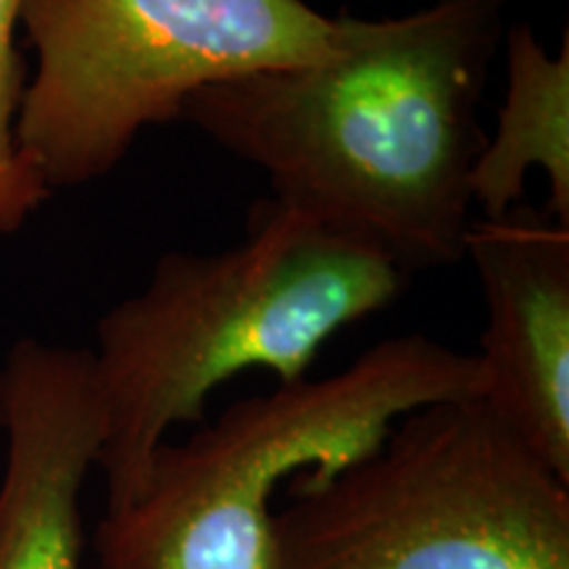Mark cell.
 Listing matches in <instances>:
<instances>
[{
	"mask_svg": "<svg viewBox=\"0 0 569 569\" xmlns=\"http://www.w3.org/2000/svg\"><path fill=\"white\" fill-rule=\"evenodd\" d=\"M19 30L38 63L17 146L53 193L113 172L211 84L332 59L351 17L306 0H21Z\"/></svg>",
	"mask_w": 569,
	"mask_h": 569,
	"instance_id": "obj_5",
	"label": "cell"
},
{
	"mask_svg": "<svg viewBox=\"0 0 569 569\" xmlns=\"http://www.w3.org/2000/svg\"><path fill=\"white\" fill-rule=\"evenodd\" d=\"M503 0L351 17L332 59L196 92L180 122L267 174L274 201L388 253L403 272L465 256L486 134L478 106Z\"/></svg>",
	"mask_w": 569,
	"mask_h": 569,
	"instance_id": "obj_1",
	"label": "cell"
},
{
	"mask_svg": "<svg viewBox=\"0 0 569 569\" xmlns=\"http://www.w3.org/2000/svg\"><path fill=\"white\" fill-rule=\"evenodd\" d=\"M277 569H569V486L482 398L403 415L375 451L293 478Z\"/></svg>",
	"mask_w": 569,
	"mask_h": 569,
	"instance_id": "obj_4",
	"label": "cell"
},
{
	"mask_svg": "<svg viewBox=\"0 0 569 569\" xmlns=\"http://www.w3.org/2000/svg\"><path fill=\"white\" fill-rule=\"evenodd\" d=\"M465 256L488 311L480 398L569 486V227L519 203L472 219Z\"/></svg>",
	"mask_w": 569,
	"mask_h": 569,
	"instance_id": "obj_6",
	"label": "cell"
},
{
	"mask_svg": "<svg viewBox=\"0 0 569 569\" xmlns=\"http://www.w3.org/2000/svg\"><path fill=\"white\" fill-rule=\"evenodd\" d=\"M0 569H82L80 493L103 446L90 351L21 338L0 367Z\"/></svg>",
	"mask_w": 569,
	"mask_h": 569,
	"instance_id": "obj_7",
	"label": "cell"
},
{
	"mask_svg": "<svg viewBox=\"0 0 569 569\" xmlns=\"http://www.w3.org/2000/svg\"><path fill=\"white\" fill-rule=\"evenodd\" d=\"M21 0H0V234H11L51 198L34 167L17 146V117L27 88L24 59L17 48Z\"/></svg>",
	"mask_w": 569,
	"mask_h": 569,
	"instance_id": "obj_9",
	"label": "cell"
},
{
	"mask_svg": "<svg viewBox=\"0 0 569 569\" xmlns=\"http://www.w3.org/2000/svg\"><path fill=\"white\" fill-rule=\"evenodd\" d=\"M482 393L478 353L415 332L330 377L243 398L184 443L159 446L140 496L92 532L96 569H277L272 498L284 480L367 457L419 407Z\"/></svg>",
	"mask_w": 569,
	"mask_h": 569,
	"instance_id": "obj_3",
	"label": "cell"
},
{
	"mask_svg": "<svg viewBox=\"0 0 569 569\" xmlns=\"http://www.w3.org/2000/svg\"><path fill=\"white\" fill-rule=\"evenodd\" d=\"M540 169L549 182V213L569 227V38L549 53L528 24L507 32V92L493 138L482 140L469 193L480 219H498L525 203V180Z\"/></svg>",
	"mask_w": 569,
	"mask_h": 569,
	"instance_id": "obj_8",
	"label": "cell"
},
{
	"mask_svg": "<svg viewBox=\"0 0 569 569\" xmlns=\"http://www.w3.org/2000/svg\"><path fill=\"white\" fill-rule=\"evenodd\" d=\"M403 277L380 248L274 198L238 246L161 256L146 288L101 317L90 351L106 515L140 496L169 430L203 419L219 386L246 369L303 380L327 340L396 301Z\"/></svg>",
	"mask_w": 569,
	"mask_h": 569,
	"instance_id": "obj_2",
	"label": "cell"
}]
</instances>
